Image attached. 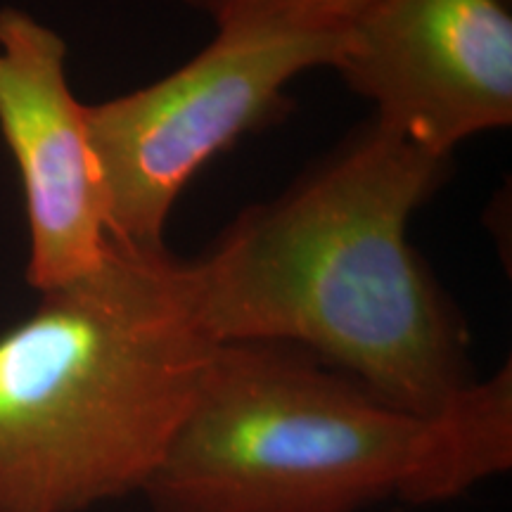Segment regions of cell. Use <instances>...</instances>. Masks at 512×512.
Here are the masks:
<instances>
[{
  "instance_id": "277c9868",
  "label": "cell",
  "mask_w": 512,
  "mask_h": 512,
  "mask_svg": "<svg viewBox=\"0 0 512 512\" xmlns=\"http://www.w3.org/2000/svg\"><path fill=\"white\" fill-rule=\"evenodd\" d=\"M344 31L216 29L214 41L171 74L86 105L110 238L143 249L166 247L169 214L192 176L285 112L292 79L335 67Z\"/></svg>"
},
{
  "instance_id": "8992f818",
  "label": "cell",
  "mask_w": 512,
  "mask_h": 512,
  "mask_svg": "<svg viewBox=\"0 0 512 512\" xmlns=\"http://www.w3.org/2000/svg\"><path fill=\"white\" fill-rule=\"evenodd\" d=\"M83 110L62 36L29 12L0 10V133L22 178L27 280L38 292L98 271L112 242Z\"/></svg>"
},
{
  "instance_id": "7a4b0ae2",
  "label": "cell",
  "mask_w": 512,
  "mask_h": 512,
  "mask_svg": "<svg viewBox=\"0 0 512 512\" xmlns=\"http://www.w3.org/2000/svg\"><path fill=\"white\" fill-rule=\"evenodd\" d=\"M512 467V363L437 415L384 401L302 349L219 344L162 463L155 512L434 505Z\"/></svg>"
},
{
  "instance_id": "6da1fadb",
  "label": "cell",
  "mask_w": 512,
  "mask_h": 512,
  "mask_svg": "<svg viewBox=\"0 0 512 512\" xmlns=\"http://www.w3.org/2000/svg\"><path fill=\"white\" fill-rule=\"evenodd\" d=\"M448 166L375 119L358 128L188 261L204 332L216 344H287L394 406L446 411L479 380L470 330L408 240V223Z\"/></svg>"
},
{
  "instance_id": "52a82bcc",
  "label": "cell",
  "mask_w": 512,
  "mask_h": 512,
  "mask_svg": "<svg viewBox=\"0 0 512 512\" xmlns=\"http://www.w3.org/2000/svg\"><path fill=\"white\" fill-rule=\"evenodd\" d=\"M228 27H285L299 31H344L377 0H174Z\"/></svg>"
},
{
  "instance_id": "3957f363",
  "label": "cell",
  "mask_w": 512,
  "mask_h": 512,
  "mask_svg": "<svg viewBox=\"0 0 512 512\" xmlns=\"http://www.w3.org/2000/svg\"><path fill=\"white\" fill-rule=\"evenodd\" d=\"M219 344L188 261L114 240L98 271L0 332V512L143 494Z\"/></svg>"
},
{
  "instance_id": "5b68a950",
  "label": "cell",
  "mask_w": 512,
  "mask_h": 512,
  "mask_svg": "<svg viewBox=\"0 0 512 512\" xmlns=\"http://www.w3.org/2000/svg\"><path fill=\"white\" fill-rule=\"evenodd\" d=\"M337 69L377 124L451 159L512 124L508 0H377L344 31Z\"/></svg>"
}]
</instances>
